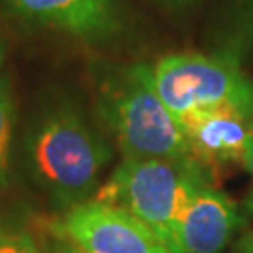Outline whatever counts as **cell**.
Returning <instances> with one entry per match:
<instances>
[{"mask_svg": "<svg viewBox=\"0 0 253 253\" xmlns=\"http://www.w3.org/2000/svg\"><path fill=\"white\" fill-rule=\"evenodd\" d=\"M111 148L81 113L68 105L45 113L27 137V160L38 186L62 207L81 205L98 188Z\"/></svg>", "mask_w": 253, "mask_h": 253, "instance_id": "1", "label": "cell"}, {"mask_svg": "<svg viewBox=\"0 0 253 253\" xmlns=\"http://www.w3.org/2000/svg\"><path fill=\"white\" fill-rule=\"evenodd\" d=\"M100 113L124 160L190 156L178 118L156 90L152 64H133L111 77L101 88Z\"/></svg>", "mask_w": 253, "mask_h": 253, "instance_id": "2", "label": "cell"}, {"mask_svg": "<svg viewBox=\"0 0 253 253\" xmlns=\"http://www.w3.org/2000/svg\"><path fill=\"white\" fill-rule=\"evenodd\" d=\"M205 169L191 156L124 160L98 190L94 201L127 210L167 246L182 210L208 184Z\"/></svg>", "mask_w": 253, "mask_h": 253, "instance_id": "3", "label": "cell"}, {"mask_svg": "<svg viewBox=\"0 0 253 253\" xmlns=\"http://www.w3.org/2000/svg\"><path fill=\"white\" fill-rule=\"evenodd\" d=\"M154 84L176 118L195 111L235 109L253 118V79L225 56L165 54L152 64Z\"/></svg>", "mask_w": 253, "mask_h": 253, "instance_id": "4", "label": "cell"}, {"mask_svg": "<svg viewBox=\"0 0 253 253\" xmlns=\"http://www.w3.org/2000/svg\"><path fill=\"white\" fill-rule=\"evenodd\" d=\"M58 231L81 253H171L139 217L94 199L70 208Z\"/></svg>", "mask_w": 253, "mask_h": 253, "instance_id": "5", "label": "cell"}, {"mask_svg": "<svg viewBox=\"0 0 253 253\" xmlns=\"http://www.w3.org/2000/svg\"><path fill=\"white\" fill-rule=\"evenodd\" d=\"M246 219L233 201L214 186H203L174 221L167 248L171 253H221Z\"/></svg>", "mask_w": 253, "mask_h": 253, "instance_id": "6", "label": "cell"}, {"mask_svg": "<svg viewBox=\"0 0 253 253\" xmlns=\"http://www.w3.org/2000/svg\"><path fill=\"white\" fill-rule=\"evenodd\" d=\"M190 156L203 167L242 163L253 131V118L235 109L195 111L178 118Z\"/></svg>", "mask_w": 253, "mask_h": 253, "instance_id": "7", "label": "cell"}, {"mask_svg": "<svg viewBox=\"0 0 253 253\" xmlns=\"http://www.w3.org/2000/svg\"><path fill=\"white\" fill-rule=\"evenodd\" d=\"M13 13L79 40H103L118 27V0H2Z\"/></svg>", "mask_w": 253, "mask_h": 253, "instance_id": "8", "label": "cell"}, {"mask_svg": "<svg viewBox=\"0 0 253 253\" xmlns=\"http://www.w3.org/2000/svg\"><path fill=\"white\" fill-rule=\"evenodd\" d=\"M217 54L238 64L253 56V0H236Z\"/></svg>", "mask_w": 253, "mask_h": 253, "instance_id": "9", "label": "cell"}, {"mask_svg": "<svg viewBox=\"0 0 253 253\" xmlns=\"http://www.w3.org/2000/svg\"><path fill=\"white\" fill-rule=\"evenodd\" d=\"M13 118H15V103L9 81L8 77L0 75V186L8 182L11 141H13Z\"/></svg>", "mask_w": 253, "mask_h": 253, "instance_id": "10", "label": "cell"}, {"mask_svg": "<svg viewBox=\"0 0 253 253\" xmlns=\"http://www.w3.org/2000/svg\"><path fill=\"white\" fill-rule=\"evenodd\" d=\"M0 253H42V250L27 233L0 229Z\"/></svg>", "mask_w": 253, "mask_h": 253, "instance_id": "11", "label": "cell"}, {"mask_svg": "<svg viewBox=\"0 0 253 253\" xmlns=\"http://www.w3.org/2000/svg\"><path fill=\"white\" fill-rule=\"evenodd\" d=\"M233 253H253V231H248L236 240Z\"/></svg>", "mask_w": 253, "mask_h": 253, "instance_id": "12", "label": "cell"}, {"mask_svg": "<svg viewBox=\"0 0 253 253\" xmlns=\"http://www.w3.org/2000/svg\"><path fill=\"white\" fill-rule=\"evenodd\" d=\"M242 165H244V169L252 174V178H253V131H252V137H250V143H248V146H246L244 158H242Z\"/></svg>", "mask_w": 253, "mask_h": 253, "instance_id": "13", "label": "cell"}, {"mask_svg": "<svg viewBox=\"0 0 253 253\" xmlns=\"http://www.w3.org/2000/svg\"><path fill=\"white\" fill-rule=\"evenodd\" d=\"M53 253H81L77 248H73L72 244H60Z\"/></svg>", "mask_w": 253, "mask_h": 253, "instance_id": "14", "label": "cell"}, {"mask_svg": "<svg viewBox=\"0 0 253 253\" xmlns=\"http://www.w3.org/2000/svg\"><path fill=\"white\" fill-rule=\"evenodd\" d=\"M246 208H248V212L253 216V190H252V193L248 195V199H246Z\"/></svg>", "mask_w": 253, "mask_h": 253, "instance_id": "15", "label": "cell"}, {"mask_svg": "<svg viewBox=\"0 0 253 253\" xmlns=\"http://www.w3.org/2000/svg\"><path fill=\"white\" fill-rule=\"evenodd\" d=\"M2 62H4V45L0 42V68H2Z\"/></svg>", "mask_w": 253, "mask_h": 253, "instance_id": "16", "label": "cell"}, {"mask_svg": "<svg viewBox=\"0 0 253 253\" xmlns=\"http://www.w3.org/2000/svg\"><path fill=\"white\" fill-rule=\"evenodd\" d=\"M176 2H186V0H176Z\"/></svg>", "mask_w": 253, "mask_h": 253, "instance_id": "17", "label": "cell"}]
</instances>
